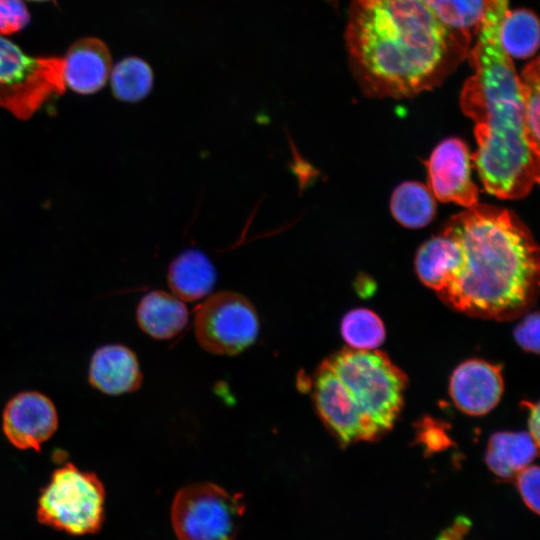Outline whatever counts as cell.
I'll return each instance as SVG.
<instances>
[{
    "label": "cell",
    "instance_id": "obj_1",
    "mask_svg": "<svg viewBox=\"0 0 540 540\" xmlns=\"http://www.w3.org/2000/svg\"><path fill=\"white\" fill-rule=\"evenodd\" d=\"M472 37L444 24L424 0H351L349 68L372 98H406L441 85L468 56Z\"/></svg>",
    "mask_w": 540,
    "mask_h": 540
},
{
    "label": "cell",
    "instance_id": "obj_2",
    "mask_svg": "<svg viewBox=\"0 0 540 540\" xmlns=\"http://www.w3.org/2000/svg\"><path fill=\"white\" fill-rule=\"evenodd\" d=\"M443 232L453 236L462 261L437 293L471 316L508 320L528 310L539 287V249L512 211L476 203L453 215Z\"/></svg>",
    "mask_w": 540,
    "mask_h": 540
},
{
    "label": "cell",
    "instance_id": "obj_3",
    "mask_svg": "<svg viewBox=\"0 0 540 540\" xmlns=\"http://www.w3.org/2000/svg\"><path fill=\"white\" fill-rule=\"evenodd\" d=\"M312 386L318 415L346 446L378 439L393 427L407 378L383 352L345 348L319 365Z\"/></svg>",
    "mask_w": 540,
    "mask_h": 540
},
{
    "label": "cell",
    "instance_id": "obj_4",
    "mask_svg": "<svg viewBox=\"0 0 540 540\" xmlns=\"http://www.w3.org/2000/svg\"><path fill=\"white\" fill-rule=\"evenodd\" d=\"M105 490L96 474L72 463L57 468L38 499L39 522L72 535L95 533L104 520Z\"/></svg>",
    "mask_w": 540,
    "mask_h": 540
},
{
    "label": "cell",
    "instance_id": "obj_5",
    "mask_svg": "<svg viewBox=\"0 0 540 540\" xmlns=\"http://www.w3.org/2000/svg\"><path fill=\"white\" fill-rule=\"evenodd\" d=\"M63 57H31L0 35V107L27 119L65 90Z\"/></svg>",
    "mask_w": 540,
    "mask_h": 540
},
{
    "label": "cell",
    "instance_id": "obj_6",
    "mask_svg": "<svg viewBox=\"0 0 540 540\" xmlns=\"http://www.w3.org/2000/svg\"><path fill=\"white\" fill-rule=\"evenodd\" d=\"M244 511L242 496L199 482L176 493L171 521L179 540H234Z\"/></svg>",
    "mask_w": 540,
    "mask_h": 540
},
{
    "label": "cell",
    "instance_id": "obj_7",
    "mask_svg": "<svg viewBox=\"0 0 540 540\" xmlns=\"http://www.w3.org/2000/svg\"><path fill=\"white\" fill-rule=\"evenodd\" d=\"M258 332L257 312L252 303L239 293H216L197 310L196 338L210 353L238 354L256 340Z\"/></svg>",
    "mask_w": 540,
    "mask_h": 540
},
{
    "label": "cell",
    "instance_id": "obj_8",
    "mask_svg": "<svg viewBox=\"0 0 540 540\" xmlns=\"http://www.w3.org/2000/svg\"><path fill=\"white\" fill-rule=\"evenodd\" d=\"M426 165L429 189L438 200L465 208L477 203L478 189L471 179L469 150L463 140L453 137L440 142Z\"/></svg>",
    "mask_w": 540,
    "mask_h": 540
},
{
    "label": "cell",
    "instance_id": "obj_9",
    "mask_svg": "<svg viewBox=\"0 0 540 540\" xmlns=\"http://www.w3.org/2000/svg\"><path fill=\"white\" fill-rule=\"evenodd\" d=\"M58 414L53 402L35 391L16 394L6 404L2 429L16 448L38 451L56 431Z\"/></svg>",
    "mask_w": 540,
    "mask_h": 540
},
{
    "label": "cell",
    "instance_id": "obj_10",
    "mask_svg": "<svg viewBox=\"0 0 540 540\" xmlns=\"http://www.w3.org/2000/svg\"><path fill=\"white\" fill-rule=\"evenodd\" d=\"M504 390L501 367L479 359L461 363L452 373L450 396L462 412L480 416L491 411Z\"/></svg>",
    "mask_w": 540,
    "mask_h": 540
},
{
    "label": "cell",
    "instance_id": "obj_11",
    "mask_svg": "<svg viewBox=\"0 0 540 540\" xmlns=\"http://www.w3.org/2000/svg\"><path fill=\"white\" fill-rule=\"evenodd\" d=\"M63 59L65 86L83 95L102 89L112 69L109 48L95 37L75 41Z\"/></svg>",
    "mask_w": 540,
    "mask_h": 540
},
{
    "label": "cell",
    "instance_id": "obj_12",
    "mask_svg": "<svg viewBox=\"0 0 540 540\" xmlns=\"http://www.w3.org/2000/svg\"><path fill=\"white\" fill-rule=\"evenodd\" d=\"M88 378L94 388L108 395L134 392L142 382L136 355L119 344L104 345L94 352Z\"/></svg>",
    "mask_w": 540,
    "mask_h": 540
},
{
    "label": "cell",
    "instance_id": "obj_13",
    "mask_svg": "<svg viewBox=\"0 0 540 540\" xmlns=\"http://www.w3.org/2000/svg\"><path fill=\"white\" fill-rule=\"evenodd\" d=\"M136 315L139 327L159 340L178 336L189 321L184 302L174 294L162 290L147 293L140 300Z\"/></svg>",
    "mask_w": 540,
    "mask_h": 540
},
{
    "label": "cell",
    "instance_id": "obj_14",
    "mask_svg": "<svg viewBox=\"0 0 540 540\" xmlns=\"http://www.w3.org/2000/svg\"><path fill=\"white\" fill-rule=\"evenodd\" d=\"M461 261L462 250L458 241L441 231L418 249L416 273L424 285L438 293L457 271Z\"/></svg>",
    "mask_w": 540,
    "mask_h": 540
},
{
    "label": "cell",
    "instance_id": "obj_15",
    "mask_svg": "<svg viewBox=\"0 0 540 540\" xmlns=\"http://www.w3.org/2000/svg\"><path fill=\"white\" fill-rule=\"evenodd\" d=\"M216 283V270L209 258L199 250H186L170 265L168 284L173 294L184 301L207 296Z\"/></svg>",
    "mask_w": 540,
    "mask_h": 540
},
{
    "label": "cell",
    "instance_id": "obj_16",
    "mask_svg": "<svg viewBox=\"0 0 540 540\" xmlns=\"http://www.w3.org/2000/svg\"><path fill=\"white\" fill-rule=\"evenodd\" d=\"M538 444L527 432H497L489 440L485 462L501 479H510L537 456Z\"/></svg>",
    "mask_w": 540,
    "mask_h": 540
},
{
    "label": "cell",
    "instance_id": "obj_17",
    "mask_svg": "<svg viewBox=\"0 0 540 540\" xmlns=\"http://www.w3.org/2000/svg\"><path fill=\"white\" fill-rule=\"evenodd\" d=\"M390 209L393 217L408 228H420L431 222L435 215L434 195L425 185L408 181L394 190Z\"/></svg>",
    "mask_w": 540,
    "mask_h": 540
},
{
    "label": "cell",
    "instance_id": "obj_18",
    "mask_svg": "<svg viewBox=\"0 0 540 540\" xmlns=\"http://www.w3.org/2000/svg\"><path fill=\"white\" fill-rule=\"evenodd\" d=\"M539 20L525 8L507 10L501 22L500 40L510 57L525 59L533 56L539 47Z\"/></svg>",
    "mask_w": 540,
    "mask_h": 540
},
{
    "label": "cell",
    "instance_id": "obj_19",
    "mask_svg": "<svg viewBox=\"0 0 540 540\" xmlns=\"http://www.w3.org/2000/svg\"><path fill=\"white\" fill-rule=\"evenodd\" d=\"M110 74L112 93L124 102L142 100L153 86V71L150 65L139 57L122 59L111 69Z\"/></svg>",
    "mask_w": 540,
    "mask_h": 540
},
{
    "label": "cell",
    "instance_id": "obj_20",
    "mask_svg": "<svg viewBox=\"0 0 540 540\" xmlns=\"http://www.w3.org/2000/svg\"><path fill=\"white\" fill-rule=\"evenodd\" d=\"M340 331L350 348L375 350L385 339V327L373 311L357 308L344 315Z\"/></svg>",
    "mask_w": 540,
    "mask_h": 540
},
{
    "label": "cell",
    "instance_id": "obj_21",
    "mask_svg": "<svg viewBox=\"0 0 540 540\" xmlns=\"http://www.w3.org/2000/svg\"><path fill=\"white\" fill-rule=\"evenodd\" d=\"M448 27L475 37L488 0H424Z\"/></svg>",
    "mask_w": 540,
    "mask_h": 540
},
{
    "label": "cell",
    "instance_id": "obj_22",
    "mask_svg": "<svg viewBox=\"0 0 540 540\" xmlns=\"http://www.w3.org/2000/svg\"><path fill=\"white\" fill-rule=\"evenodd\" d=\"M527 137L531 147L540 154L539 141V57L528 63L519 75Z\"/></svg>",
    "mask_w": 540,
    "mask_h": 540
},
{
    "label": "cell",
    "instance_id": "obj_23",
    "mask_svg": "<svg viewBox=\"0 0 540 540\" xmlns=\"http://www.w3.org/2000/svg\"><path fill=\"white\" fill-rule=\"evenodd\" d=\"M30 18L23 0H0V35H11L23 30Z\"/></svg>",
    "mask_w": 540,
    "mask_h": 540
},
{
    "label": "cell",
    "instance_id": "obj_24",
    "mask_svg": "<svg viewBox=\"0 0 540 540\" xmlns=\"http://www.w3.org/2000/svg\"><path fill=\"white\" fill-rule=\"evenodd\" d=\"M539 468L537 465H529L517 473L516 486L526 507L539 513Z\"/></svg>",
    "mask_w": 540,
    "mask_h": 540
},
{
    "label": "cell",
    "instance_id": "obj_25",
    "mask_svg": "<svg viewBox=\"0 0 540 540\" xmlns=\"http://www.w3.org/2000/svg\"><path fill=\"white\" fill-rule=\"evenodd\" d=\"M516 343L525 351L539 352V314L529 313L517 324L513 332Z\"/></svg>",
    "mask_w": 540,
    "mask_h": 540
},
{
    "label": "cell",
    "instance_id": "obj_26",
    "mask_svg": "<svg viewBox=\"0 0 540 540\" xmlns=\"http://www.w3.org/2000/svg\"><path fill=\"white\" fill-rule=\"evenodd\" d=\"M472 527L471 520L465 516H458L453 523L445 528L436 540H463Z\"/></svg>",
    "mask_w": 540,
    "mask_h": 540
},
{
    "label": "cell",
    "instance_id": "obj_27",
    "mask_svg": "<svg viewBox=\"0 0 540 540\" xmlns=\"http://www.w3.org/2000/svg\"><path fill=\"white\" fill-rule=\"evenodd\" d=\"M526 408L529 411L528 414V427L529 434L534 439V441L539 445V404L531 402H523Z\"/></svg>",
    "mask_w": 540,
    "mask_h": 540
},
{
    "label": "cell",
    "instance_id": "obj_28",
    "mask_svg": "<svg viewBox=\"0 0 540 540\" xmlns=\"http://www.w3.org/2000/svg\"><path fill=\"white\" fill-rule=\"evenodd\" d=\"M30 1L44 2V1H49V0H30Z\"/></svg>",
    "mask_w": 540,
    "mask_h": 540
}]
</instances>
